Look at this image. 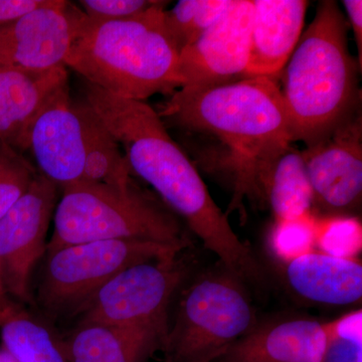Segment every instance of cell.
<instances>
[{
	"label": "cell",
	"mask_w": 362,
	"mask_h": 362,
	"mask_svg": "<svg viewBox=\"0 0 362 362\" xmlns=\"http://www.w3.org/2000/svg\"><path fill=\"white\" fill-rule=\"evenodd\" d=\"M293 292L312 303L344 306L361 301L362 265L357 259L310 252L286 264Z\"/></svg>",
	"instance_id": "17"
},
{
	"label": "cell",
	"mask_w": 362,
	"mask_h": 362,
	"mask_svg": "<svg viewBox=\"0 0 362 362\" xmlns=\"http://www.w3.org/2000/svg\"><path fill=\"white\" fill-rule=\"evenodd\" d=\"M6 296V289H4V282H2L1 273H0V299Z\"/></svg>",
	"instance_id": "31"
},
{
	"label": "cell",
	"mask_w": 362,
	"mask_h": 362,
	"mask_svg": "<svg viewBox=\"0 0 362 362\" xmlns=\"http://www.w3.org/2000/svg\"><path fill=\"white\" fill-rule=\"evenodd\" d=\"M235 0H180L165 11V23L180 52L199 39Z\"/></svg>",
	"instance_id": "22"
},
{
	"label": "cell",
	"mask_w": 362,
	"mask_h": 362,
	"mask_svg": "<svg viewBox=\"0 0 362 362\" xmlns=\"http://www.w3.org/2000/svg\"><path fill=\"white\" fill-rule=\"evenodd\" d=\"M156 0H80L78 8L95 21H118L139 16Z\"/></svg>",
	"instance_id": "26"
},
{
	"label": "cell",
	"mask_w": 362,
	"mask_h": 362,
	"mask_svg": "<svg viewBox=\"0 0 362 362\" xmlns=\"http://www.w3.org/2000/svg\"><path fill=\"white\" fill-rule=\"evenodd\" d=\"M26 153L39 175L59 188L81 180L85 152L82 125L68 84L42 107L28 133Z\"/></svg>",
	"instance_id": "12"
},
{
	"label": "cell",
	"mask_w": 362,
	"mask_h": 362,
	"mask_svg": "<svg viewBox=\"0 0 362 362\" xmlns=\"http://www.w3.org/2000/svg\"><path fill=\"white\" fill-rule=\"evenodd\" d=\"M82 125L84 171L80 181L126 187L133 175L120 144L84 99H74Z\"/></svg>",
	"instance_id": "20"
},
{
	"label": "cell",
	"mask_w": 362,
	"mask_h": 362,
	"mask_svg": "<svg viewBox=\"0 0 362 362\" xmlns=\"http://www.w3.org/2000/svg\"><path fill=\"white\" fill-rule=\"evenodd\" d=\"M259 199L268 202L275 221L313 214V192L303 156L292 144L267 166L259 178Z\"/></svg>",
	"instance_id": "19"
},
{
	"label": "cell",
	"mask_w": 362,
	"mask_h": 362,
	"mask_svg": "<svg viewBox=\"0 0 362 362\" xmlns=\"http://www.w3.org/2000/svg\"><path fill=\"white\" fill-rule=\"evenodd\" d=\"M343 6L346 11L347 16L356 40L357 52H358L359 69H362V1L361 0H344Z\"/></svg>",
	"instance_id": "29"
},
{
	"label": "cell",
	"mask_w": 362,
	"mask_h": 362,
	"mask_svg": "<svg viewBox=\"0 0 362 362\" xmlns=\"http://www.w3.org/2000/svg\"><path fill=\"white\" fill-rule=\"evenodd\" d=\"M74 32L71 2L54 0L0 28V65L30 70L65 66Z\"/></svg>",
	"instance_id": "13"
},
{
	"label": "cell",
	"mask_w": 362,
	"mask_h": 362,
	"mask_svg": "<svg viewBox=\"0 0 362 362\" xmlns=\"http://www.w3.org/2000/svg\"><path fill=\"white\" fill-rule=\"evenodd\" d=\"M252 18V0H235L199 39L183 47L180 52L181 88L207 89L246 78Z\"/></svg>",
	"instance_id": "11"
},
{
	"label": "cell",
	"mask_w": 362,
	"mask_h": 362,
	"mask_svg": "<svg viewBox=\"0 0 362 362\" xmlns=\"http://www.w3.org/2000/svg\"><path fill=\"white\" fill-rule=\"evenodd\" d=\"M178 256L144 262L119 273L78 311V324L102 323L168 333L173 296L187 277Z\"/></svg>",
	"instance_id": "8"
},
{
	"label": "cell",
	"mask_w": 362,
	"mask_h": 362,
	"mask_svg": "<svg viewBox=\"0 0 362 362\" xmlns=\"http://www.w3.org/2000/svg\"><path fill=\"white\" fill-rule=\"evenodd\" d=\"M362 118L357 109L302 152L313 192V209L326 216H352L361 206Z\"/></svg>",
	"instance_id": "10"
},
{
	"label": "cell",
	"mask_w": 362,
	"mask_h": 362,
	"mask_svg": "<svg viewBox=\"0 0 362 362\" xmlns=\"http://www.w3.org/2000/svg\"><path fill=\"white\" fill-rule=\"evenodd\" d=\"M257 324L242 280L223 265L204 272L180 293L162 345L164 362H214Z\"/></svg>",
	"instance_id": "6"
},
{
	"label": "cell",
	"mask_w": 362,
	"mask_h": 362,
	"mask_svg": "<svg viewBox=\"0 0 362 362\" xmlns=\"http://www.w3.org/2000/svg\"><path fill=\"white\" fill-rule=\"evenodd\" d=\"M283 71L281 92L295 141L314 144L359 109L361 71L337 1L319 4Z\"/></svg>",
	"instance_id": "4"
},
{
	"label": "cell",
	"mask_w": 362,
	"mask_h": 362,
	"mask_svg": "<svg viewBox=\"0 0 362 362\" xmlns=\"http://www.w3.org/2000/svg\"><path fill=\"white\" fill-rule=\"evenodd\" d=\"M47 254L73 245L105 240H138L185 249L178 216L137 183L112 187L78 181L61 188Z\"/></svg>",
	"instance_id": "5"
},
{
	"label": "cell",
	"mask_w": 362,
	"mask_h": 362,
	"mask_svg": "<svg viewBox=\"0 0 362 362\" xmlns=\"http://www.w3.org/2000/svg\"><path fill=\"white\" fill-rule=\"evenodd\" d=\"M83 99L120 144L132 175L151 185L162 202L183 218L206 249L245 284L262 289L265 272L251 247L233 232L185 150L145 101L125 99L84 80Z\"/></svg>",
	"instance_id": "1"
},
{
	"label": "cell",
	"mask_w": 362,
	"mask_h": 362,
	"mask_svg": "<svg viewBox=\"0 0 362 362\" xmlns=\"http://www.w3.org/2000/svg\"><path fill=\"white\" fill-rule=\"evenodd\" d=\"M0 337L16 362H70L52 331L6 296L0 299Z\"/></svg>",
	"instance_id": "21"
},
{
	"label": "cell",
	"mask_w": 362,
	"mask_h": 362,
	"mask_svg": "<svg viewBox=\"0 0 362 362\" xmlns=\"http://www.w3.org/2000/svg\"><path fill=\"white\" fill-rule=\"evenodd\" d=\"M68 83L65 66L30 70L0 65V140L25 156L33 121L49 98Z\"/></svg>",
	"instance_id": "14"
},
{
	"label": "cell",
	"mask_w": 362,
	"mask_h": 362,
	"mask_svg": "<svg viewBox=\"0 0 362 362\" xmlns=\"http://www.w3.org/2000/svg\"><path fill=\"white\" fill-rule=\"evenodd\" d=\"M183 249L138 240L83 243L49 252L37 300L54 315L78 314L107 282L131 266L178 256Z\"/></svg>",
	"instance_id": "7"
},
{
	"label": "cell",
	"mask_w": 362,
	"mask_h": 362,
	"mask_svg": "<svg viewBox=\"0 0 362 362\" xmlns=\"http://www.w3.org/2000/svg\"><path fill=\"white\" fill-rule=\"evenodd\" d=\"M37 175L32 161L0 140V218L28 192Z\"/></svg>",
	"instance_id": "24"
},
{
	"label": "cell",
	"mask_w": 362,
	"mask_h": 362,
	"mask_svg": "<svg viewBox=\"0 0 362 362\" xmlns=\"http://www.w3.org/2000/svg\"><path fill=\"white\" fill-rule=\"evenodd\" d=\"M314 240L324 254L356 259L362 247L361 221L354 216H316Z\"/></svg>",
	"instance_id": "23"
},
{
	"label": "cell",
	"mask_w": 362,
	"mask_h": 362,
	"mask_svg": "<svg viewBox=\"0 0 362 362\" xmlns=\"http://www.w3.org/2000/svg\"><path fill=\"white\" fill-rule=\"evenodd\" d=\"M251 47L246 77L276 78L301 37L309 2L252 0Z\"/></svg>",
	"instance_id": "16"
},
{
	"label": "cell",
	"mask_w": 362,
	"mask_h": 362,
	"mask_svg": "<svg viewBox=\"0 0 362 362\" xmlns=\"http://www.w3.org/2000/svg\"><path fill=\"white\" fill-rule=\"evenodd\" d=\"M169 2L157 1L139 16L95 21L71 6L74 39L66 68L115 96L145 101L182 86L180 49L165 23Z\"/></svg>",
	"instance_id": "3"
},
{
	"label": "cell",
	"mask_w": 362,
	"mask_h": 362,
	"mask_svg": "<svg viewBox=\"0 0 362 362\" xmlns=\"http://www.w3.org/2000/svg\"><path fill=\"white\" fill-rule=\"evenodd\" d=\"M325 330L327 345L320 362H362L361 337H345Z\"/></svg>",
	"instance_id": "27"
},
{
	"label": "cell",
	"mask_w": 362,
	"mask_h": 362,
	"mask_svg": "<svg viewBox=\"0 0 362 362\" xmlns=\"http://www.w3.org/2000/svg\"><path fill=\"white\" fill-rule=\"evenodd\" d=\"M326 345L323 323L286 318L257 324L214 362H320Z\"/></svg>",
	"instance_id": "15"
},
{
	"label": "cell",
	"mask_w": 362,
	"mask_h": 362,
	"mask_svg": "<svg viewBox=\"0 0 362 362\" xmlns=\"http://www.w3.org/2000/svg\"><path fill=\"white\" fill-rule=\"evenodd\" d=\"M314 214L293 220L275 221L269 235V247L281 262H288L314 251Z\"/></svg>",
	"instance_id": "25"
},
{
	"label": "cell",
	"mask_w": 362,
	"mask_h": 362,
	"mask_svg": "<svg viewBox=\"0 0 362 362\" xmlns=\"http://www.w3.org/2000/svg\"><path fill=\"white\" fill-rule=\"evenodd\" d=\"M54 0H0V28L49 6Z\"/></svg>",
	"instance_id": "28"
},
{
	"label": "cell",
	"mask_w": 362,
	"mask_h": 362,
	"mask_svg": "<svg viewBox=\"0 0 362 362\" xmlns=\"http://www.w3.org/2000/svg\"><path fill=\"white\" fill-rule=\"evenodd\" d=\"M163 342L156 331L82 323L62 346L70 362H144Z\"/></svg>",
	"instance_id": "18"
},
{
	"label": "cell",
	"mask_w": 362,
	"mask_h": 362,
	"mask_svg": "<svg viewBox=\"0 0 362 362\" xmlns=\"http://www.w3.org/2000/svg\"><path fill=\"white\" fill-rule=\"evenodd\" d=\"M164 123L218 139L226 148L220 166L233 199L226 216L259 201V181L269 163L295 141L276 78L246 77L228 84L180 88L157 110Z\"/></svg>",
	"instance_id": "2"
},
{
	"label": "cell",
	"mask_w": 362,
	"mask_h": 362,
	"mask_svg": "<svg viewBox=\"0 0 362 362\" xmlns=\"http://www.w3.org/2000/svg\"><path fill=\"white\" fill-rule=\"evenodd\" d=\"M59 187L37 175L23 197L0 218V273L6 293L30 299L33 269L47 250Z\"/></svg>",
	"instance_id": "9"
},
{
	"label": "cell",
	"mask_w": 362,
	"mask_h": 362,
	"mask_svg": "<svg viewBox=\"0 0 362 362\" xmlns=\"http://www.w3.org/2000/svg\"><path fill=\"white\" fill-rule=\"evenodd\" d=\"M0 362H16V359L13 358L8 351L4 346L0 349Z\"/></svg>",
	"instance_id": "30"
}]
</instances>
